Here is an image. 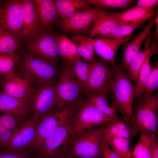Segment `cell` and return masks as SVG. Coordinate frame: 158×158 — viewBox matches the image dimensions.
<instances>
[{
	"instance_id": "obj_1",
	"label": "cell",
	"mask_w": 158,
	"mask_h": 158,
	"mask_svg": "<svg viewBox=\"0 0 158 158\" xmlns=\"http://www.w3.org/2000/svg\"><path fill=\"white\" fill-rule=\"evenodd\" d=\"M133 105L134 111L130 125L134 135L140 131L157 133L158 123V90L151 95L140 96Z\"/></svg>"
},
{
	"instance_id": "obj_2",
	"label": "cell",
	"mask_w": 158,
	"mask_h": 158,
	"mask_svg": "<svg viewBox=\"0 0 158 158\" xmlns=\"http://www.w3.org/2000/svg\"><path fill=\"white\" fill-rule=\"evenodd\" d=\"M135 87L124 71L118 67L115 69L111 88L112 106L121 113L122 119L129 124L133 113Z\"/></svg>"
},
{
	"instance_id": "obj_3",
	"label": "cell",
	"mask_w": 158,
	"mask_h": 158,
	"mask_svg": "<svg viewBox=\"0 0 158 158\" xmlns=\"http://www.w3.org/2000/svg\"><path fill=\"white\" fill-rule=\"evenodd\" d=\"M74 114L46 140L39 152L40 158H58L67 154L75 135Z\"/></svg>"
},
{
	"instance_id": "obj_4",
	"label": "cell",
	"mask_w": 158,
	"mask_h": 158,
	"mask_svg": "<svg viewBox=\"0 0 158 158\" xmlns=\"http://www.w3.org/2000/svg\"><path fill=\"white\" fill-rule=\"evenodd\" d=\"M104 124L75 134L66 154L75 158H101V144Z\"/></svg>"
},
{
	"instance_id": "obj_5",
	"label": "cell",
	"mask_w": 158,
	"mask_h": 158,
	"mask_svg": "<svg viewBox=\"0 0 158 158\" xmlns=\"http://www.w3.org/2000/svg\"><path fill=\"white\" fill-rule=\"evenodd\" d=\"M78 101L62 109L52 112L39 120L31 147L39 151L43 143L51 134L76 111Z\"/></svg>"
},
{
	"instance_id": "obj_6",
	"label": "cell",
	"mask_w": 158,
	"mask_h": 158,
	"mask_svg": "<svg viewBox=\"0 0 158 158\" xmlns=\"http://www.w3.org/2000/svg\"><path fill=\"white\" fill-rule=\"evenodd\" d=\"M55 88L58 110L79 100L82 89L75 77L72 66L65 64L62 68Z\"/></svg>"
},
{
	"instance_id": "obj_7",
	"label": "cell",
	"mask_w": 158,
	"mask_h": 158,
	"mask_svg": "<svg viewBox=\"0 0 158 158\" xmlns=\"http://www.w3.org/2000/svg\"><path fill=\"white\" fill-rule=\"evenodd\" d=\"M115 71V69L103 61H95L91 64L83 90L87 95L99 93L107 95L110 92Z\"/></svg>"
},
{
	"instance_id": "obj_8",
	"label": "cell",
	"mask_w": 158,
	"mask_h": 158,
	"mask_svg": "<svg viewBox=\"0 0 158 158\" xmlns=\"http://www.w3.org/2000/svg\"><path fill=\"white\" fill-rule=\"evenodd\" d=\"M76 111L74 120L75 135L116 119L104 114L89 102L81 100L78 101Z\"/></svg>"
},
{
	"instance_id": "obj_9",
	"label": "cell",
	"mask_w": 158,
	"mask_h": 158,
	"mask_svg": "<svg viewBox=\"0 0 158 158\" xmlns=\"http://www.w3.org/2000/svg\"><path fill=\"white\" fill-rule=\"evenodd\" d=\"M21 67L22 71L30 76L38 85L54 83L57 71L50 62L28 55L24 58Z\"/></svg>"
},
{
	"instance_id": "obj_10",
	"label": "cell",
	"mask_w": 158,
	"mask_h": 158,
	"mask_svg": "<svg viewBox=\"0 0 158 158\" xmlns=\"http://www.w3.org/2000/svg\"><path fill=\"white\" fill-rule=\"evenodd\" d=\"M2 87L4 93L20 99L29 100L35 89V83L28 75L22 71H15L3 78Z\"/></svg>"
},
{
	"instance_id": "obj_11",
	"label": "cell",
	"mask_w": 158,
	"mask_h": 158,
	"mask_svg": "<svg viewBox=\"0 0 158 158\" xmlns=\"http://www.w3.org/2000/svg\"><path fill=\"white\" fill-rule=\"evenodd\" d=\"M22 0L6 1L0 6V30L11 32L21 37Z\"/></svg>"
},
{
	"instance_id": "obj_12",
	"label": "cell",
	"mask_w": 158,
	"mask_h": 158,
	"mask_svg": "<svg viewBox=\"0 0 158 158\" xmlns=\"http://www.w3.org/2000/svg\"><path fill=\"white\" fill-rule=\"evenodd\" d=\"M35 92L32 102V109L34 116H37L39 120L54 111L56 108L55 84L38 85Z\"/></svg>"
},
{
	"instance_id": "obj_13",
	"label": "cell",
	"mask_w": 158,
	"mask_h": 158,
	"mask_svg": "<svg viewBox=\"0 0 158 158\" xmlns=\"http://www.w3.org/2000/svg\"><path fill=\"white\" fill-rule=\"evenodd\" d=\"M34 38L28 46L34 56L50 62L57 60L59 55L55 35L45 31Z\"/></svg>"
},
{
	"instance_id": "obj_14",
	"label": "cell",
	"mask_w": 158,
	"mask_h": 158,
	"mask_svg": "<svg viewBox=\"0 0 158 158\" xmlns=\"http://www.w3.org/2000/svg\"><path fill=\"white\" fill-rule=\"evenodd\" d=\"M96 14V7L90 6L76 12L65 21L59 22V26L64 32H70L71 34H82L86 30L90 32Z\"/></svg>"
},
{
	"instance_id": "obj_15",
	"label": "cell",
	"mask_w": 158,
	"mask_h": 158,
	"mask_svg": "<svg viewBox=\"0 0 158 158\" xmlns=\"http://www.w3.org/2000/svg\"><path fill=\"white\" fill-rule=\"evenodd\" d=\"M156 16L151 19L141 31L134 38L127 42L123 47V56L120 67L126 73L132 60L141 51V47L143 42L151 37V31L154 25Z\"/></svg>"
},
{
	"instance_id": "obj_16",
	"label": "cell",
	"mask_w": 158,
	"mask_h": 158,
	"mask_svg": "<svg viewBox=\"0 0 158 158\" xmlns=\"http://www.w3.org/2000/svg\"><path fill=\"white\" fill-rule=\"evenodd\" d=\"M132 37L131 35L120 40L105 37L90 38L93 45L95 52L116 69L118 68L115 61L117 52L122 44L128 42Z\"/></svg>"
},
{
	"instance_id": "obj_17",
	"label": "cell",
	"mask_w": 158,
	"mask_h": 158,
	"mask_svg": "<svg viewBox=\"0 0 158 158\" xmlns=\"http://www.w3.org/2000/svg\"><path fill=\"white\" fill-rule=\"evenodd\" d=\"M96 15L91 28L89 37H104L113 32L119 25L114 13L96 7Z\"/></svg>"
},
{
	"instance_id": "obj_18",
	"label": "cell",
	"mask_w": 158,
	"mask_h": 158,
	"mask_svg": "<svg viewBox=\"0 0 158 158\" xmlns=\"http://www.w3.org/2000/svg\"><path fill=\"white\" fill-rule=\"evenodd\" d=\"M38 119L35 116L20 125L12 132L8 150H16L31 143L34 137Z\"/></svg>"
},
{
	"instance_id": "obj_19",
	"label": "cell",
	"mask_w": 158,
	"mask_h": 158,
	"mask_svg": "<svg viewBox=\"0 0 158 158\" xmlns=\"http://www.w3.org/2000/svg\"><path fill=\"white\" fill-rule=\"evenodd\" d=\"M23 1V17L21 37L34 38L40 33L39 26L33 1Z\"/></svg>"
},
{
	"instance_id": "obj_20",
	"label": "cell",
	"mask_w": 158,
	"mask_h": 158,
	"mask_svg": "<svg viewBox=\"0 0 158 158\" xmlns=\"http://www.w3.org/2000/svg\"><path fill=\"white\" fill-rule=\"evenodd\" d=\"M40 29L48 31L58 17L53 0L33 1Z\"/></svg>"
},
{
	"instance_id": "obj_21",
	"label": "cell",
	"mask_w": 158,
	"mask_h": 158,
	"mask_svg": "<svg viewBox=\"0 0 158 158\" xmlns=\"http://www.w3.org/2000/svg\"><path fill=\"white\" fill-rule=\"evenodd\" d=\"M30 109L29 100L17 98L4 93L0 94V110L17 117H25Z\"/></svg>"
},
{
	"instance_id": "obj_22",
	"label": "cell",
	"mask_w": 158,
	"mask_h": 158,
	"mask_svg": "<svg viewBox=\"0 0 158 158\" xmlns=\"http://www.w3.org/2000/svg\"><path fill=\"white\" fill-rule=\"evenodd\" d=\"M157 15L158 11L154 9H146L135 7L128 9L124 12L114 13L119 25L146 22Z\"/></svg>"
},
{
	"instance_id": "obj_23",
	"label": "cell",
	"mask_w": 158,
	"mask_h": 158,
	"mask_svg": "<svg viewBox=\"0 0 158 158\" xmlns=\"http://www.w3.org/2000/svg\"><path fill=\"white\" fill-rule=\"evenodd\" d=\"M55 37L59 55L63 58L65 64L73 66L76 61L81 59L75 45L65 34H56Z\"/></svg>"
},
{
	"instance_id": "obj_24",
	"label": "cell",
	"mask_w": 158,
	"mask_h": 158,
	"mask_svg": "<svg viewBox=\"0 0 158 158\" xmlns=\"http://www.w3.org/2000/svg\"><path fill=\"white\" fill-rule=\"evenodd\" d=\"M133 136L132 127L122 118L116 119L104 124L102 134V137L104 139L115 137L131 140Z\"/></svg>"
},
{
	"instance_id": "obj_25",
	"label": "cell",
	"mask_w": 158,
	"mask_h": 158,
	"mask_svg": "<svg viewBox=\"0 0 158 158\" xmlns=\"http://www.w3.org/2000/svg\"><path fill=\"white\" fill-rule=\"evenodd\" d=\"M58 17L61 18L59 22L67 20L76 12L90 6L86 0H53Z\"/></svg>"
},
{
	"instance_id": "obj_26",
	"label": "cell",
	"mask_w": 158,
	"mask_h": 158,
	"mask_svg": "<svg viewBox=\"0 0 158 158\" xmlns=\"http://www.w3.org/2000/svg\"><path fill=\"white\" fill-rule=\"evenodd\" d=\"M70 39L75 45L80 57L86 62L92 64L95 62V51L93 45L89 37L78 33H72Z\"/></svg>"
},
{
	"instance_id": "obj_27",
	"label": "cell",
	"mask_w": 158,
	"mask_h": 158,
	"mask_svg": "<svg viewBox=\"0 0 158 158\" xmlns=\"http://www.w3.org/2000/svg\"><path fill=\"white\" fill-rule=\"evenodd\" d=\"M149 51L140 71L137 83L135 85L134 99L140 96L142 93L153 67L150 61L151 57L158 54L154 48L149 47Z\"/></svg>"
},
{
	"instance_id": "obj_28",
	"label": "cell",
	"mask_w": 158,
	"mask_h": 158,
	"mask_svg": "<svg viewBox=\"0 0 158 158\" xmlns=\"http://www.w3.org/2000/svg\"><path fill=\"white\" fill-rule=\"evenodd\" d=\"M88 96V102L104 114L116 119L122 118L118 116L113 106L108 105L107 95L99 93Z\"/></svg>"
},
{
	"instance_id": "obj_29",
	"label": "cell",
	"mask_w": 158,
	"mask_h": 158,
	"mask_svg": "<svg viewBox=\"0 0 158 158\" xmlns=\"http://www.w3.org/2000/svg\"><path fill=\"white\" fill-rule=\"evenodd\" d=\"M20 38L9 31L0 30V53L15 54L20 43Z\"/></svg>"
},
{
	"instance_id": "obj_30",
	"label": "cell",
	"mask_w": 158,
	"mask_h": 158,
	"mask_svg": "<svg viewBox=\"0 0 158 158\" xmlns=\"http://www.w3.org/2000/svg\"><path fill=\"white\" fill-rule=\"evenodd\" d=\"M104 140L118 154L119 158H131V152L130 150V140L115 137H110Z\"/></svg>"
},
{
	"instance_id": "obj_31",
	"label": "cell",
	"mask_w": 158,
	"mask_h": 158,
	"mask_svg": "<svg viewBox=\"0 0 158 158\" xmlns=\"http://www.w3.org/2000/svg\"><path fill=\"white\" fill-rule=\"evenodd\" d=\"M141 132L138 140L131 152V158H151L150 150L151 134L144 131Z\"/></svg>"
},
{
	"instance_id": "obj_32",
	"label": "cell",
	"mask_w": 158,
	"mask_h": 158,
	"mask_svg": "<svg viewBox=\"0 0 158 158\" xmlns=\"http://www.w3.org/2000/svg\"><path fill=\"white\" fill-rule=\"evenodd\" d=\"M150 46H145L143 51H140L134 57L131 61L126 73L135 85L137 82L141 68L149 51Z\"/></svg>"
},
{
	"instance_id": "obj_33",
	"label": "cell",
	"mask_w": 158,
	"mask_h": 158,
	"mask_svg": "<svg viewBox=\"0 0 158 158\" xmlns=\"http://www.w3.org/2000/svg\"><path fill=\"white\" fill-rule=\"evenodd\" d=\"M90 4L102 9L117 8L126 10L136 2L134 0H86Z\"/></svg>"
},
{
	"instance_id": "obj_34",
	"label": "cell",
	"mask_w": 158,
	"mask_h": 158,
	"mask_svg": "<svg viewBox=\"0 0 158 158\" xmlns=\"http://www.w3.org/2000/svg\"><path fill=\"white\" fill-rule=\"evenodd\" d=\"M91 64L81 59L76 61L72 66L75 77L82 90L86 85Z\"/></svg>"
},
{
	"instance_id": "obj_35",
	"label": "cell",
	"mask_w": 158,
	"mask_h": 158,
	"mask_svg": "<svg viewBox=\"0 0 158 158\" xmlns=\"http://www.w3.org/2000/svg\"><path fill=\"white\" fill-rule=\"evenodd\" d=\"M145 22H142L137 23H130L119 25L113 32L104 37L117 40L124 39L131 35L134 31Z\"/></svg>"
},
{
	"instance_id": "obj_36",
	"label": "cell",
	"mask_w": 158,
	"mask_h": 158,
	"mask_svg": "<svg viewBox=\"0 0 158 158\" xmlns=\"http://www.w3.org/2000/svg\"><path fill=\"white\" fill-rule=\"evenodd\" d=\"M17 57L15 54L0 53V75L3 78L14 71Z\"/></svg>"
},
{
	"instance_id": "obj_37",
	"label": "cell",
	"mask_w": 158,
	"mask_h": 158,
	"mask_svg": "<svg viewBox=\"0 0 158 158\" xmlns=\"http://www.w3.org/2000/svg\"><path fill=\"white\" fill-rule=\"evenodd\" d=\"M158 64L157 61L155 67H153L144 90L140 96H150L153 92L158 90Z\"/></svg>"
},
{
	"instance_id": "obj_38",
	"label": "cell",
	"mask_w": 158,
	"mask_h": 158,
	"mask_svg": "<svg viewBox=\"0 0 158 158\" xmlns=\"http://www.w3.org/2000/svg\"><path fill=\"white\" fill-rule=\"evenodd\" d=\"M12 132L0 122V147L5 150L8 147Z\"/></svg>"
},
{
	"instance_id": "obj_39",
	"label": "cell",
	"mask_w": 158,
	"mask_h": 158,
	"mask_svg": "<svg viewBox=\"0 0 158 158\" xmlns=\"http://www.w3.org/2000/svg\"><path fill=\"white\" fill-rule=\"evenodd\" d=\"M101 158H119L102 138L101 144Z\"/></svg>"
},
{
	"instance_id": "obj_40",
	"label": "cell",
	"mask_w": 158,
	"mask_h": 158,
	"mask_svg": "<svg viewBox=\"0 0 158 158\" xmlns=\"http://www.w3.org/2000/svg\"><path fill=\"white\" fill-rule=\"evenodd\" d=\"M26 153L18 151L5 150L0 152V158H28Z\"/></svg>"
},
{
	"instance_id": "obj_41",
	"label": "cell",
	"mask_w": 158,
	"mask_h": 158,
	"mask_svg": "<svg viewBox=\"0 0 158 158\" xmlns=\"http://www.w3.org/2000/svg\"><path fill=\"white\" fill-rule=\"evenodd\" d=\"M0 122L6 128L10 130L16 128L17 121L12 115L6 114L0 116Z\"/></svg>"
},
{
	"instance_id": "obj_42",
	"label": "cell",
	"mask_w": 158,
	"mask_h": 158,
	"mask_svg": "<svg viewBox=\"0 0 158 158\" xmlns=\"http://www.w3.org/2000/svg\"><path fill=\"white\" fill-rule=\"evenodd\" d=\"M150 143L151 158H158V142L156 133H152Z\"/></svg>"
},
{
	"instance_id": "obj_43",
	"label": "cell",
	"mask_w": 158,
	"mask_h": 158,
	"mask_svg": "<svg viewBox=\"0 0 158 158\" xmlns=\"http://www.w3.org/2000/svg\"><path fill=\"white\" fill-rule=\"evenodd\" d=\"M158 2V0H138L135 7L146 9H153Z\"/></svg>"
},
{
	"instance_id": "obj_44",
	"label": "cell",
	"mask_w": 158,
	"mask_h": 158,
	"mask_svg": "<svg viewBox=\"0 0 158 158\" xmlns=\"http://www.w3.org/2000/svg\"><path fill=\"white\" fill-rule=\"evenodd\" d=\"M154 24L155 25V30L154 34V37L157 39L158 38V15L156 16L154 20Z\"/></svg>"
},
{
	"instance_id": "obj_45",
	"label": "cell",
	"mask_w": 158,
	"mask_h": 158,
	"mask_svg": "<svg viewBox=\"0 0 158 158\" xmlns=\"http://www.w3.org/2000/svg\"><path fill=\"white\" fill-rule=\"evenodd\" d=\"M58 158H75L69 155L66 154L61 156Z\"/></svg>"
},
{
	"instance_id": "obj_46",
	"label": "cell",
	"mask_w": 158,
	"mask_h": 158,
	"mask_svg": "<svg viewBox=\"0 0 158 158\" xmlns=\"http://www.w3.org/2000/svg\"><path fill=\"white\" fill-rule=\"evenodd\" d=\"M3 80H2V79L0 78V86H2Z\"/></svg>"
},
{
	"instance_id": "obj_47",
	"label": "cell",
	"mask_w": 158,
	"mask_h": 158,
	"mask_svg": "<svg viewBox=\"0 0 158 158\" xmlns=\"http://www.w3.org/2000/svg\"><path fill=\"white\" fill-rule=\"evenodd\" d=\"M28 158H40L38 156L35 157V156H29Z\"/></svg>"
},
{
	"instance_id": "obj_48",
	"label": "cell",
	"mask_w": 158,
	"mask_h": 158,
	"mask_svg": "<svg viewBox=\"0 0 158 158\" xmlns=\"http://www.w3.org/2000/svg\"><path fill=\"white\" fill-rule=\"evenodd\" d=\"M4 1L2 0H0V6L4 3Z\"/></svg>"
}]
</instances>
